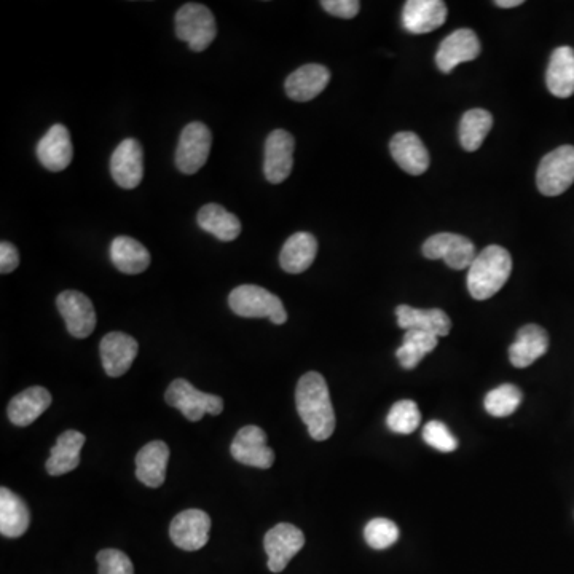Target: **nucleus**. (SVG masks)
<instances>
[{"label":"nucleus","mask_w":574,"mask_h":574,"mask_svg":"<svg viewBox=\"0 0 574 574\" xmlns=\"http://www.w3.org/2000/svg\"><path fill=\"white\" fill-rule=\"evenodd\" d=\"M295 405L315 441H327L334 434L335 412L323 375L308 372L300 378L295 390Z\"/></svg>","instance_id":"nucleus-1"},{"label":"nucleus","mask_w":574,"mask_h":574,"mask_svg":"<svg viewBox=\"0 0 574 574\" xmlns=\"http://www.w3.org/2000/svg\"><path fill=\"white\" fill-rule=\"evenodd\" d=\"M512 257L501 246H488L477 254L468 270V289L472 299L487 300L508 283Z\"/></svg>","instance_id":"nucleus-2"},{"label":"nucleus","mask_w":574,"mask_h":574,"mask_svg":"<svg viewBox=\"0 0 574 574\" xmlns=\"http://www.w3.org/2000/svg\"><path fill=\"white\" fill-rule=\"evenodd\" d=\"M229 305L241 318H268L276 326L287 321V311L278 295L265 287L243 284L230 292Z\"/></svg>","instance_id":"nucleus-3"},{"label":"nucleus","mask_w":574,"mask_h":574,"mask_svg":"<svg viewBox=\"0 0 574 574\" xmlns=\"http://www.w3.org/2000/svg\"><path fill=\"white\" fill-rule=\"evenodd\" d=\"M176 36L193 52H205L217 36L216 18L201 4L182 5L176 13Z\"/></svg>","instance_id":"nucleus-4"},{"label":"nucleus","mask_w":574,"mask_h":574,"mask_svg":"<svg viewBox=\"0 0 574 574\" xmlns=\"http://www.w3.org/2000/svg\"><path fill=\"white\" fill-rule=\"evenodd\" d=\"M165 401L166 404L179 410L189 421H200L206 413L221 415L222 410H224V399L219 398L216 394L203 393V391L197 390L192 383L187 382L184 378H177L168 386Z\"/></svg>","instance_id":"nucleus-5"},{"label":"nucleus","mask_w":574,"mask_h":574,"mask_svg":"<svg viewBox=\"0 0 574 574\" xmlns=\"http://www.w3.org/2000/svg\"><path fill=\"white\" fill-rule=\"evenodd\" d=\"M574 182V147L562 146L539 163L536 184L546 197H559L567 192Z\"/></svg>","instance_id":"nucleus-6"},{"label":"nucleus","mask_w":574,"mask_h":574,"mask_svg":"<svg viewBox=\"0 0 574 574\" xmlns=\"http://www.w3.org/2000/svg\"><path fill=\"white\" fill-rule=\"evenodd\" d=\"M213 146V134L203 122H192L185 126L177 144V170L182 174H195L206 165Z\"/></svg>","instance_id":"nucleus-7"},{"label":"nucleus","mask_w":574,"mask_h":574,"mask_svg":"<svg viewBox=\"0 0 574 574\" xmlns=\"http://www.w3.org/2000/svg\"><path fill=\"white\" fill-rule=\"evenodd\" d=\"M426 259H444L445 264L453 270H464L471 267L476 259V246L466 236L455 233H437L429 236L423 244Z\"/></svg>","instance_id":"nucleus-8"},{"label":"nucleus","mask_w":574,"mask_h":574,"mask_svg":"<svg viewBox=\"0 0 574 574\" xmlns=\"http://www.w3.org/2000/svg\"><path fill=\"white\" fill-rule=\"evenodd\" d=\"M305 546V536L292 523H278L267 531L264 539L265 552L268 555V570L281 573L295 555Z\"/></svg>","instance_id":"nucleus-9"},{"label":"nucleus","mask_w":574,"mask_h":574,"mask_svg":"<svg viewBox=\"0 0 574 574\" xmlns=\"http://www.w3.org/2000/svg\"><path fill=\"white\" fill-rule=\"evenodd\" d=\"M56 307L66 321L67 332L75 339H87L96 327V311L87 295L64 291L56 299Z\"/></svg>","instance_id":"nucleus-10"},{"label":"nucleus","mask_w":574,"mask_h":574,"mask_svg":"<svg viewBox=\"0 0 574 574\" xmlns=\"http://www.w3.org/2000/svg\"><path fill=\"white\" fill-rule=\"evenodd\" d=\"M230 453L238 463L251 468L270 469L275 452L267 445V434L259 426H244L233 439Z\"/></svg>","instance_id":"nucleus-11"},{"label":"nucleus","mask_w":574,"mask_h":574,"mask_svg":"<svg viewBox=\"0 0 574 574\" xmlns=\"http://www.w3.org/2000/svg\"><path fill=\"white\" fill-rule=\"evenodd\" d=\"M211 517L201 509H187L171 522V541L182 551H200L208 544Z\"/></svg>","instance_id":"nucleus-12"},{"label":"nucleus","mask_w":574,"mask_h":574,"mask_svg":"<svg viewBox=\"0 0 574 574\" xmlns=\"http://www.w3.org/2000/svg\"><path fill=\"white\" fill-rule=\"evenodd\" d=\"M295 139L291 133L275 130L265 141L264 174L270 184H281L294 168Z\"/></svg>","instance_id":"nucleus-13"},{"label":"nucleus","mask_w":574,"mask_h":574,"mask_svg":"<svg viewBox=\"0 0 574 574\" xmlns=\"http://www.w3.org/2000/svg\"><path fill=\"white\" fill-rule=\"evenodd\" d=\"M111 174L122 189H136L144 177V150L138 139L128 138L118 144L111 158Z\"/></svg>","instance_id":"nucleus-14"},{"label":"nucleus","mask_w":574,"mask_h":574,"mask_svg":"<svg viewBox=\"0 0 574 574\" xmlns=\"http://www.w3.org/2000/svg\"><path fill=\"white\" fill-rule=\"evenodd\" d=\"M480 40L471 29H458L442 40L437 50V67L445 74L455 71V67L474 61L480 55Z\"/></svg>","instance_id":"nucleus-15"},{"label":"nucleus","mask_w":574,"mask_h":574,"mask_svg":"<svg viewBox=\"0 0 574 574\" xmlns=\"http://www.w3.org/2000/svg\"><path fill=\"white\" fill-rule=\"evenodd\" d=\"M139 345L131 335L111 332L104 335L99 345V354L106 374L112 378L122 377L138 356Z\"/></svg>","instance_id":"nucleus-16"},{"label":"nucleus","mask_w":574,"mask_h":574,"mask_svg":"<svg viewBox=\"0 0 574 574\" xmlns=\"http://www.w3.org/2000/svg\"><path fill=\"white\" fill-rule=\"evenodd\" d=\"M37 158L52 173L66 170L74 157L71 133L66 126L56 123L37 144Z\"/></svg>","instance_id":"nucleus-17"},{"label":"nucleus","mask_w":574,"mask_h":574,"mask_svg":"<svg viewBox=\"0 0 574 574\" xmlns=\"http://www.w3.org/2000/svg\"><path fill=\"white\" fill-rule=\"evenodd\" d=\"M329 82H331V71L326 66L305 64L287 77L284 88L292 101L308 103L321 95Z\"/></svg>","instance_id":"nucleus-18"},{"label":"nucleus","mask_w":574,"mask_h":574,"mask_svg":"<svg viewBox=\"0 0 574 574\" xmlns=\"http://www.w3.org/2000/svg\"><path fill=\"white\" fill-rule=\"evenodd\" d=\"M447 5L441 0H409L402 12V26L410 34H428L447 20Z\"/></svg>","instance_id":"nucleus-19"},{"label":"nucleus","mask_w":574,"mask_h":574,"mask_svg":"<svg viewBox=\"0 0 574 574\" xmlns=\"http://www.w3.org/2000/svg\"><path fill=\"white\" fill-rule=\"evenodd\" d=\"M390 152L394 162L401 166V170L412 176H421L429 168V154L425 144L417 134L402 131L396 134L390 142Z\"/></svg>","instance_id":"nucleus-20"},{"label":"nucleus","mask_w":574,"mask_h":574,"mask_svg":"<svg viewBox=\"0 0 574 574\" xmlns=\"http://www.w3.org/2000/svg\"><path fill=\"white\" fill-rule=\"evenodd\" d=\"M549 350V335L543 327L527 324L517 332L516 342L509 348V361L517 369H525L543 358Z\"/></svg>","instance_id":"nucleus-21"},{"label":"nucleus","mask_w":574,"mask_h":574,"mask_svg":"<svg viewBox=\"0 0 574 574\" xmlns=\"http://www.w3.org/2000/svg\"><path fill=\"white\" fill-rule=\"evenodd\" d=\"M396 318H398V326L404 331H423L434 334L436 337H445L452 329L449 316L439 308L421 310V308H413L409 305H399L396 308Z\"/></svg>","instance_id":"nucleus-22"},{"label":"nucleus","mask_w":574,"mask_h":574,"mask_svg":"<svg viewBox=\"0 0 574 574\" xmlns=\"http://www.w3.org/2000/svg\"><path fill=\"white\" fill-rule=\"evenodd\" d=\"M170 460V447L163 441L149 442L136 455V477L150 488L162 487L166 479V466Z\"/></svg>","instance_id":"nucleus-23"},{"label":"nucleus","mask_w":574,"mask_h":574,"mask_svg":"<svg viewBox=\"0 0 574 574\" xmlns=\"http://www.w3.org/2000/svg\"><path fill=\"white\" fill-rule=\"evenodd\" d=\"M52 405V394L42 386H32L16 394L8 404V418L13 425L26 428Z\"/></svg>","instance_id":"nucleus-24"},{"label":"nucleus","mask_w":574,"mask_h":574,"mask_svg":"<svg viewBox=\"0 0 574 574\" xmlns=\"http://www.w3.org/2000/svg\"><path fill=\"white\" fill-rule=\"evenodd\" d=\"M318 254V241L307 232L294 233L287 238L280 254V265L291 275L307 272Z\"/></svg>","instance_id":"nucleus-25"},{"label":"nucleus","mask_w":574,"mask_h":574,"mask_svg":"<svg viewBox=\"0 0 574 574\" xmlns=\"http://www.w3.org/2000/svg\"><path fill=\"white\" fill-rule=\"evenodd\" d=\"M87 437L85 434L69 429L61 434L56 441L55 447L50 452L45 468L50 476H64L67 472H72L79 468L80 450L83 449Z\"/></svg>","instance_id":"nucleus-26"},{"label":"nucleus","mask_w":574,"mask_h":574,"mask_svg":"<svg viewBox=\"0 0 574 574\" xmlns=\"http://www.w3.org/2000/svg\"><path fill=\"white\" fill-rule=\"evenodd\" d=\"M31 512L23 498L12 490L0 488V533L5 538H20L28 531Z\"/></svg>","instance_id":"nucleus-27"},{"label":"nucleus","mask_w":574,"mask_h":574,"mask_svg":"<svg viewBox=\"0 0 574 574\" xmlns=\"http://www.w3.org/2000/svg\"><path fill=\"white\" fill-rule=\"evenodd\" d=\"M547 88L555 98L574 95V50L560 47L552 53L546 74Z\"/></svg>","instance_id":"nucleus-28"},{"label":"nucleus","mask_w":574,"mask_h":574,"mask_svg":"<svg viewBox=\"0 0 574 574\" xmlns=\"http://www.w3.org/2000/svg\"><path fill=\"white\" fill-rule=\"evenodd\" d=\"M112 264L125 275H139L150 267V252L131 236H117L111 244Z\"/></svg>","instance_id":"nucleus-29"},{"label":"nucleus","mask_w":574,"mask_h":574,"mask_svg":"<svg viewBox=\"0 0 574 574\" xmlns=\"http://www.w3.org/2000/svg\"><path fill=\"white\" fill-rule=\"evenodd\" d=\"M197 222L200 229L211 233L224 243L236 240L241 233L240 219L216 203L203 206L198 211Z\"/></svg>","instance_id":"nucleus-30"},{"label":"nucleus","mask_w":574,"mask_h":574,"mask_svg":"<svg viewBox=\"0 0 574 574\" xmlns=\"http://www.w3.org/2000/svg\"><path fill=\"white\" fill-rule=\"evenodd\" d=\"M493 126V115L484 109H471L461 118L460 142L466 152H476Z\"/></svg>","instance_id":"nucleus-31"},{"label":"nucleus","mask_w":574,"mask_h":574,"mask_svg":"<svg viewBox=\"0 0 574 574\" xmlns=\"http://www.w3.org/2000/svg\"><path fill=\"white\" fill-rule=\"evenodd\" d=\"M437 343H439V337L429 332L405 331L402 345L396 351V358L404 369H415L421 359L436 348Z\"/></svg>","instance_id":"nucleus-32"},{"label":"nucleus","mask_w":574,"mask_h":574,"mask_svg":"<svg viewBox=\"0 0 574 574\" xmlns=\"http://www.w3.org/2000/svg\"><path fill=\"white\" fill-rule=\"evenodd\" d=\"M522 402V391L516 385L506 383L498 386L485 396V410L488 415L496 418L509 417L519 409Z\"/></svg>","instance_id":"nucleus-33"},{"label":"nucleus","mask_w":574,"mask_h":574,"mask_svg":"<svg viewBox=\"0 0 574 574\" xmlns=\"http://www.w3.org/2000/svg\"><path fill=\"white\" fill-rule=\"evenodd\" d=\"M421 415L413 401H399L391 407L386 425L398 434H412L420 426Z\"/></svg>","instance_id":"nucleus-34"},{"label":"nucleus","mask_w":574,"mask_h":574,"mask_svg":"<svg viewBox=\"0 0 574 574\" xmlns=\"http://www.w3.org/2000/svg\"><path fill=\"white\" fill-rule=\"evenodd\" d=\"M364 538L372 549L383 551V549H388V547L396 544L399 539V528L391 520L378 517V519H372L367 523L366 528H364Z\"/></svg>","instance_id":"nucleus-35"},{"label":"nucleus","mask_w":574,"mask_h":574,"mask_svg":"<svg viewBox=\"0 0 574 574\" xmlns=\"http://www.w3.org/2000/svg\"><path fill=\"white\" fill-rule=\"evenodd\" d=\"M423 439L429 447L442 453H452L458 449L457 437L450 433V429L442 421H429L423 429Z\"/></svg>","instance_id":"nucleus-36"},{"label":"nucleus","mask_w":574,"mask_h":574,"mask_svg":"<svg viewBox=\"0 0 574 574\" xmlns=\"http://www.w3.org/2000/svg\"><path fill=\"white\" fill-rule=\"evenodd\" d=\"M99 574H134L133 563L125 552L104 549L98 557Z\"/></svg>","instance_id":"nucleus-37"},{"label":"nucleus","mask_w":574,"mask_h":574,"mask_svg":"<svg viewBox=\"0 0 574 574\" xmlns=\"http://www.w3.org/2000/svg\"><path fill=\"white\" fill-rule=\"evenodd\" d=\"M321 7L332 16L343 18V20H353L361 10L358 0H323Z\"/></svg>","instance_id":"nucleus-38"},{"label":"nucleus","mask_w":574,"mask_h":574,"mask_svg":"<svg viewBox=\"0 0 574 574\" xmlns=\"http://www.w3.org/2000/svg\"><path fill=\"white\" fill-rule=\"evenodd\" d=\"M18 265H20L18 249L10 241H2L0 243V273L7 275V273L15 272Z\"/></svg>","instance_id":"nucleus-39"},{"label":"nucleus","mask_w":574,"mask_h":574,"mask_svg":"<svg viewBox=\"0 0 574 574\" xmlns=\"http://www.w3.org/2000/svg\"><path fill=\"white\" fill-rule=\"evenodd\" d=\"M522 4V0H496L495 2L496 7L500 8L520 7Z\"/></svg>","instance_id":"nucleus-40"}]
</instances>
